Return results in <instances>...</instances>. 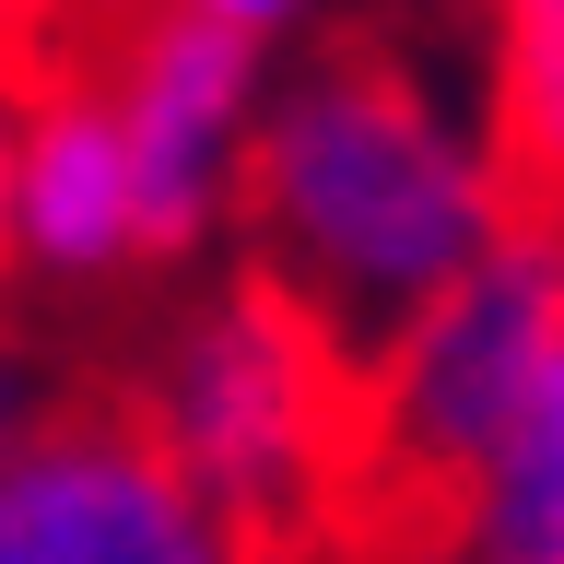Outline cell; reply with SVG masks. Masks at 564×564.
I'll return each mask as SVG.
<instances>
[{
	"label": "cell",
	"mask_w": 564,
	"mask_h": 564,
	"mask_svg": "<svg viewBox=\"0 0 564 564\" xmlns=\"http://www.w3.org/2000/svg\"><path fill=\"white\" fill-rule=\"evenodd\" d=\"M224 212H236L247 259L282 294H306L365 365L506 236L482 141H458V118L435 106V70L388 24H329L271 83Z\"/></svg>",
	"instance_id": "6da1fadb"
},
{
	"label": "cell",
	"mask_w": 564,
	"mask_h": 564,
	"mask_svg": "<svg viewBox=\"0 0 564 564\" xmlns=\"http://www.w3.org/2000/svg\"><path fill=\"white\" fill-rule=\"evenodd\" d=\"M141 400L176 482L212 506V529L247 564H341L352 435H365V352L282 294L259 259L188 282L141 365H106Z\"/></svg>",
	"instance_id": "7a4b0ae2"
},
{
	"label": "cell",
	"mask_w": 564,
	"mask_h": 564,
	"mask_svg": "<svg viewBox=\"0 0 564 564\" xmlns=\"http://www.w3.org/2000/svg\"><path fill=\"white\" fill-rule=\"evenodd\" d=\"M564 365V236H506L365 365L341 564H458Z\"/></svg>",
	"instance_id": "3957f363"
},
{
	"label": "cell",
	"mask_w": 564,
	"mask_h": 564,
	"mask_svg": "<svg viewBox=\"0 0 564 564\" xmlns=\"http://www.w3.org/2000/svg\"><path fill=\"white\" fill-rule=\"evenodd\" d=\"M0 564H247L118 377H70L0 458Z\"/></svg>",
	"instance_id": "277c9868"
},
{
	"label": "cell",
	"mask_w": 564,
	"mask_h": 564,
	"mask_svg": "<svg viewBox=\"0 0 564 564\" xmlns=\"http://www.w3.org/2000/svg\"><path fill=\"white\" fill-rule=\"evenodd\" d=\"M106 106H118L130 188H141V271H176L236 200V153H247V118H259V35L165 12L118 59Z\"/></svg>",
	"instance_id": "5b68a950"
},
{
	"label": "cell",
	"mask_w": 564,
	"mask_h": 564,
	"mask_svg": "<svg viewBox=\"0 0 564 564\" xmlns=\"http://www.w3.org/2000/svg\"><path fill=\"white\" fill-rule=\"evenodd\" d=\"M12 271L59 294L141 271V188L106 95H59L12 118Z\"/></svg>",
	"instance_id": "8992f818"
},
{
	"label": "cell",
	"mask_w": 564,
	"mask_h": 564,
	"mask_svg": "<svg viewBox=\"0 0 564 564\" xmlns=\"http://www.w3.org/2000/svg\"><path fill=\"white\" fill-rule=\"evenodd\" d=\"M482 176L518 236H564V0H482Z\"/></svg>",
	"instance_id": "52a82bcc"
},
{
	"label": "cell",
	"mask_w": 564,
	"mask_h": 564,
	"mask_svg": "<svg viewBox=\"0 0 564 564\" xmlns=\"http://www.w3.org/2000/svg\"><path fill=\"white\" fill-rule=\"evenodd\" d=\"M470 564H564V365H553V388H541V412H529L518 458H506V482L482 506Z\"/></svg>",
	"instance_id": "ba28073f"
},
{
	"label": "cell",
	"mask_w": 564,
	"mask_h": 564,
	"mask_svg": "<svg viewBox=\"0 0 564 564\" xmlns=\"http://www.w3.org/2000/svg\"><path fill=\"white\" fill-rule=\"evenodd\" d=\"M59 388H70V377H47V365H24V352L0 341V458H12V447L35 435V412H47Z\"/></svg>",
	"instance_id": "9c48e42d"
},
{
	"label": "cell",
	"mask_w": 564,
	"mask_h": 564,
	"mask_svg": "<svg viewBox=\"0 0 564 564\" xmlns=\"http://www.w3.org/2000/svg\"><path fill=\"white\" fill-rule=\"evenodd\" d=\"M176 12H200V24H236V35H271V24H294V0H176Z\"/></svg>",
	"instance_id": "30bf717a"
},
{
	"label": "cell",
	"mask_w": 564,
	"mask_h": 564,
	"mask_svg": "<svg viewBox=\"0 0 564 564\" xmlns=\"http://www.w3.org/2000/svg\"><path fill=\"white\" fill-rule=\"evenodd\" d=\"M0 236H12V95H0Z\"/></svg>",
	"instance_id": "8fae6325"
},
{
	"label": "cell",
	"mask_w": 564,
	"mask_h": 564,
	"mask_svg": "<svg viewBox=\"0 0 564 564\" xmlns=\"http://www.w3.org/2000/svg\"><path fill=\"white\" fill-rule=\"evenodd\" d=\"M0 282H12V236H0Z\"/></svg>",
	"instance_id": "7c38bea8"
}]
</instances>
